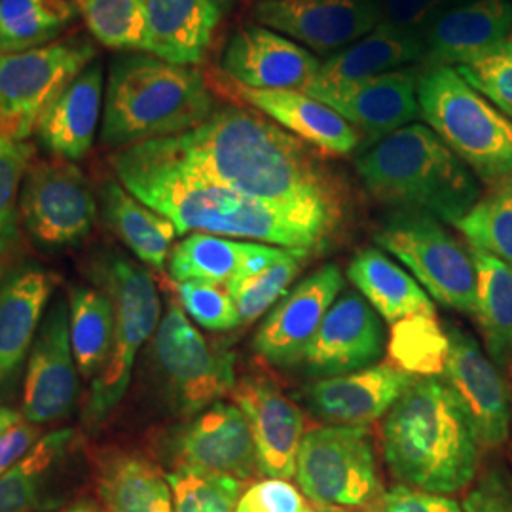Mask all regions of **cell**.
I'll return each mask as SVG.
<instances>
[{
	"mask_svg": "<svg viewBox=\"0 0 512 512\" xmlns=\"http://www.w3.org/2000/svg\"><path fill=\"white\" fill-rule=\"evenodd\" d=\"M99 217L90 181L73 162L52 160L29 167L19 192V219L44 249L73 247Z\"/></svg>",
	"mask_w": 512,
	"mask_h": 512,
	"instance_id": "12",
	"label": "cell"
},
{
	"mask_svg": "<svg viewBox=\"0 0 512 512\" xmlns=\"http://www.w3.org/2000/svg\"><path fill=\"white\" fill-rule=\"evenodd\" d=\"M171 145L207 179L336 234L338 181L308 145L255 110L224 107Z\"/></svg>",
	"mask_w": 512,
	"mask_h": 512,
	"instance_id": "1",
	"label": "cell"
},
{
	"mask_svg": "<svg viewBox=\"0 0 512 512\" xmlns=\"http://www.w3.org/2000/svg\"><path fill=\"white\" fill-rule=\"evenodd\" d=\"M90 38L69 37L21 54L0 55V131L25 141L42 114L95 61Z\"/></svg>",
	"mask_w": 512,
	"mask_h": 512,
	"instance_id": "9",
	"label": "cell"
},
{
	"mask_svg": "<svg viewBox=\"0 0 512 512\" xmlns=\"http://www.w3.org/2000/svg\"><path fill=\"white\" fill-rule=\"evenodd\" d=\"M448 336L437 313H418L393 323L389 359L393 366L414 378H439L448 361Z\"/></svg>",
	"mask_w": 512,
	"mask_h": 512,
	"instance_id": "36",
	"label": "cell"
},
{
	"mask_svg": "<svg viewBox=\"0 0 512 512\" xmlns=\"http://www.w3.org/2000/svg\"><path fill=\"white\" fill-rule=\"evenodd\" d=\"M476 266V313L490 359L512 370V266L471 247Z\"/></svg>",
	"mask_w": 512,
	"mask_h": 512,
	"instance_id": "33",
	"label": "cell"
},
{
	"mask_svg": "<svg viewBox=\"0 0 512 512\" xmlns=\"http://www.w3.org/2000/svg\"><path fill=\"white\" fill-rule=\"evenodd\" d=\"M97 482L110 512H173L167 476L139 454L103 456Z\"/></svg>",
	"mask_w": 512,
	"mask_h": 512,
	"instance_id": "32",
	"label": "cell"
},
{
	"mask_svg": "<svg viewBox=\"0 0 512 512\" xmlns=\"http://www.w3.org/2000/svg\"><path fill=\"white\" fill-rule=\"evenodd\" d=\"M232 393L251 423L258 471L279 480L296 475V459L304 439L302 410L262 378H245Z\"/></svg>",
	"mask_w": 512,
	"mask_h": 512,
	"instance_id": "22",
	"label": "cell"
},
{
	"mask_svg": "<svg viewBox=\"0 0 512 512\" xmlns=\"http://www.w3.org/2000/svg\"><path fill=\"white\" fill-rule=\"evenodd\" d=\"M78 366L69 327V302L54 298L42 317L27 361L23 418L33 425L63 420L78 395Z\"/></svg>",
	"mask_w": 512,
	"mask_h": 512,
	"instance_id": "14",
	"label": "cell"
},
{
	"mask_svg": "<svg viewBox=\"0 0 512 512\" xmlns=\"http://www.w3.org/2000/svg\"><path fill=\"white\" fill-rule=\"evenodd\" d=\"M342 291L344 275L334 264H327L300 281L256 332V353L279 368L300 365L327 311Z\"/></svg>",
	"mask_w": 512,
	"mask_h": 512,
	"instance_id": "18",
	"label": "cell"
},
{
	"mask_svg": "<svg viewBox=\"0 0 512 512\" xmlns=\"http://www.w3.org/2000/svg\"><path fill=\"white\" fill-rule=\"evenodd\" d=\"M310 512H315V511H310Z\"/></svg>",
	"mask_w": 512,
	"mask_h": 512,
	"instance_id": "53",
	"label": "cell"
},
{
	"mask_svg": "<svg viewBox=\"0 0 512 512\" xmlns=\"http://www.w3.org/2000/svg\"><path fill=\"white\" fill-rule=\"evenodd\" d=\"M110 167L141 202L171 220L177 234L203 232L285 249H321L332 232L215 183L188 164L169 137L114 150Z\"/></svg>",
	"mask_w": 512,
	"mask_h": 512,
	"instance_id": "2",
	"label": "cell"
},
{
	"mask_svg": "<svg viewBox=\"0 0 512 512\" xmlns=\"http://www.w3.org/2000/svg\"><path fill=\"white\" fill-rule=\"evenodd\" d=\"M40 440V429L29 421H21L0 437V475L14 467Z\"/></svg>",
	"mask_w": 512,
	"mask_h": 512,
	"instance_id": "49",
	"label": "cell"
},
{
	"mask_svg": "<svg viewBox=\"0 0 512 512\" xmlns=\"http://www.w3.org/2000/svg\"><path fill=\"white\" fill-rule=\"evenodd\" d=\"M456 228L473 249L512 266V181L492 186V192L480 198Z\"/></svg>",
	"mask_w": 512,
	"mask_h": 512,
	"instance_id": "39",
	"label": "cell"
},
{
	"mask_svg": "<svg viewBox=\"0 0 512 512\" xmlns=\"http://www.w3.org/2000/svg\"><path fill=\"white\" fill-rule=\"evenodd\" d=\"M380 315L357 293H344L327 311L304 365L313 376H344L374 365L384 353Z\"/></svg>",
	"mask_w": 512,
	"mask_h": 512,
	"instance_id": "20",
	"label": "cell"
},
{
	"mask_svg": "<svg viewBox=\"0 0 512 512\" xmlns=\"http://www.w3.org/2000/svg\"><path fill=\"white\" fill-rule=\"evenodd\" d=\"M152 361L167 401L183 414L202 412L236 387L234 355L213 348L177 302L154 332Z\"/></svg>",
	"mask_w": 512,
	"mask_h": 512,
	"instance_id": "10",
	"label": "cell"
},
{
	"mask_svg": "<svg viewBox=\"0 0 512 512\" xmlns=\"http://www.w3.org/2000/svg\"><path fill=\"white\" fill-rule=\"evenodd\" d=\"M448 2L450 0H382L380 23L423 37L427 25Z\"/></svg>",
	"mask_w": 512,
	"mask_h": 512,
	"instance_id": "47",
	"label": "cell"
},
{
	"mask_svg": "<svg viewBox=\"0 0 512 512\" xmlns=\"http://www.w3.org/2000/svg\"><path fill=\"white\" fill-rule=\"evenodd\" d=\"M105 107V74L92 61L42 114L37 126L40 145L57 160L78 162L93 145Z\"/></svg>",
	"mask_w": 512,
	"mask_h": 512,
	"instance_id": "25",
	"label": "cell"
},
{
	"mask_svg": "<svg viewBox=\"0 0 512 512\" xmlns=\"http://www.w3.org/2000/svg\"><path fill=\"white\" fill-rule=\"evenodd\" d=\"M177 296L184 313L203 329L224 332L239 327L234 298L224 287L200 281H184L177 283Z\"/></svg>",
	"mask_w": 512,
	"mask_h": 512,
	"instance_id": "44",
	"label": "cell"
},
{
	"mask_svg": "<svg viewBox=\"0 0 512 512\" xmlns=\"http://www.w3.org/2000/svg\"><path fill=\"white\" fill-rule=\"evenodd\" d=\"M480 440L467 408L440 378H414L384 423V456L404 486L456 494L476 475Z\"/></svg>",
	"mask_w": 512,
	"mask_h": 512,
	"instance_id": "3",
	"label": "cell"
},
{
	"mask_svg": "<svg viewBox=\"0 0 512 512\" xmlns=\"http://www.w3.org/2000/svg\"><path fill=\"white\" fill-rule=\"evenodd\" d=\"M71 346L78 372L93 380L109 359L114 336V308L107 293L93 287L69 291Z\"/></svg>",
	"mask_w": 512,
	"mask_h": 512,
	"instance_id": "35",
	"label": "cell"
},
{
	"mask_svg": "<svg viewBox=\"0 0 512 512\" xmlns=\"http://www.w3.org/2000/svg\"><path fill=\"white\" fill-rule=\"evenodd\" d=\"M220 65L239 86L294 92H306L321 69L306 46L264 25L238 29L228 40Z\"/></svg>",
	"mask_w": 512,
	"mask_h": 512,
	"instance_id": "19",
	"label": "cell"
},
{
	"mask_svg": "<svg viewBox=\"0 0 512 512\" xmlns=\"http://www.w3.org/2000/svg\"><path fill=\"white\" fill-rule=\"evenodd\" d=\"M76 16L71 0H0V55L52 44Z\"/></svg>",
	"mask_w": 512,
	"mask_h": 512,
	"instance_id": "34",
	"label": "cell"
},
{
	"mask_svg": "<svg viewBox=\"0 0 512 512\" xmlns=\"http://www.w3.org/2000/svg\"><path fill=\"white\" fill-rule=\"evenodd\" d=\"M21 421H23V416L19 412L0 403V437L6 435L10 429H14Z\"/></svg>",
	"mask_w": 512,
	"mask_h": 512,
	"instance_id": "50",
	"label": "cell"
},
{
	"mask_svg": "<svg viewBox=\"0 0 512 512\" xmlns=\"http://www.w3.org/2000/svg\"><path fill=\"white\" fill-rule=\"evenodd\" d=\"M456 71L469 86L512 120V40Z\"/></svg>",
	"mask_w": 512,
	"mask_h": 512,
	"instance_id": "43",
	"label": "cell"
},
{
	"mask_svg": "<svg viewBox=\"0 0 512 512\" xmlns=\"http://www.w3.org/2000/svg\"><path fill=\"white\" fill-rule=\"evenodd\" d=\"M73 437L71 429L42 437L14 467L0 475V512H29L37 507L44 478L67 452Z\"/></svg>",
	"mask_w": 512,
	"mask_h": 512,
	"instance_id": "38",
	"label": "cell"
},
{
	"mask_svg": "<svg viewBox=\"0 0 512 512\" xmlns=\"http://www.w3.org/2000/svg\"><path fill=\"white\" fill-rule=\"evenodd\" d=\"M444 380L454 389L475 423L480 446H503L512 427V397L503 370L482 351L475 338L450 325Z\"/></svg>",
	"mask_w": 512,
	"mask_h": 512,
	"instance_id": "15",
	"label": "cell"
},
{
	"mask_svg": "<svg viewBox=\"0 0 512 512\" xmlns=\"http://www.w3.org/2000/svg\"><path fill=\"white\" fill-rule=\"evenodd\" d=\"M213 112V93L198 69L147 52L120 55L107 76L101 143L120 150L181 135Z\"/></svg>",
	"mask_w": 512,
	"mask_h": 512,
	"instance_id": "4",
	"label": "cell"
},
{
	"mask_svg": "<svg viewBox=\"0 0 512 512\" xmlns=\"http://www.w3.org/2000/svg\"><path fill=\"white\" fill-rule=\"evenodd\" d=\"M420 116L478 179L512 181V120L454 67H427L418 82Z\"/></svg>",
	"mask_w": 512,
	"mask_h": 512,
	"instance_id": "6",
	"label": "cell"
},
{
	"mask_svg": "<svg viewBox=\"0 0 512 512\" xmlns=\"http://www.w3.org/2000/svg\"><path fill=\"white\" fill-rule=\"evenodd\" d=\"M54 289L52 275L23 264L0 279V399L12 395Z\"/></svg>",
	"mask_w": 512,
	"mask_h": 512,
	"instance_id": "23",
	"label": "cell"
},
{
	"mask_svg": "<svg viewBox=\"0 0 512 512\" xmlns=\"http://www.w3.org/2000/svg\"><path fill=\"white\" fill-rule=\"evenodd\" d=\"M349 279L387 323L410 315L435 313V304L420 283L378 249H363L349 262Z\"/></svg>",
	"mask_w": 512,
	"mask_h": 512,
	"instance_id": "30",
	"label": "cell"
},
{
	"mask_svg": "<svg viewBox=\"0 0 512 512\" xmlns=\"http://www.w3.org/2000/svg\"><path fill=\"white\" fill-rule=\"evenodd\" d=\"M175 471L251 478L258 471L251 423L238 404L217 403L177 429L167 442Z\"/></svg>",
	"mask_w": 512,
	"mask_h": 512,
	"instance_id": "13",
	"label": "cell"
},
{
	"mask_svg": "<svg viewBox=\"0 0 512 512\" xmlns=\"http://www.w3.org/2000/svg\"><path fill=\"white\" fill-rule=\"evenodd\" d=\"M97 287L114 308V336L109 359L93 378L84 404L86 427H97L122 403L139 349L160 325V296L147 268L116 253H105L93 266Z\"/></svg>",
	"mask_w": 512,
	"mask_h": 512,
	"instance_id": "7",
	"label": "cell"
},
{
	"mask_svg": "<svg viewBox=\"0 0 512 512\" xmlns=\"http://www.w3.org/2000/svg\"><path fill=\"white\" fill-rule=\"evenodd\" d=\"M33 150L0 131V260L18 239L19 192L29 171Z\"/></svg>",
	"mask_w": 512,
	"mask_h": 512,
	"instance_id": "42",
	"label": "cell"
},
{
	"mask_svg": "<svg viewBox=\"0 0 512 512\" xmlns=\"http://www.w3.org/2000/svg\"><path fill=\"white\" fill-rule=\"evenodd\" d=\"M463 512H512V475L501 465L486 469L463 499Z\"/></svg>",
	"mask_w": 512,
	"mask_h": 512,
	"instance_id": "46",
	"label": "cell"
},
{
	"mask_svg": "<svg viewBox=\"0 0 512 512\" xmlns=\"http://www.w3.org/2000/svg\"><path fill=\"white\" fill-rule=\"evenodd\" d=\"M99 211L110 230L143 264L164 270L177 228L171 220L137 200L120 181L99 186Z\"/></svg>",
	"mask_w": 512,
	"mask_h": 512,
	"instance_id": "29",
	"label": "cell"
},
{
	"mask_svg": "<svg viewBox=\"0 0 512 512\" xmlns=\"http://www.w3.org/2000/svg\"><path fill=\"white\" fill-rule=\"evenodd\" d=\"M239 99L296 139L329 154L346 156L363 145L357 129L329 105L294 90H255L234 84Z\"/></svg>",
	"mask_w": 512,
	"mask_h": 512,
	"instance_id": "26",
	"label": "cell"
},
{
	"mask_svg": "<svg viewBox=\"0 0 512 512\" xmlns=\"http://www.w3.org/2000/svg\"><path fill=\"white\" fill-rule=\"evenodd\" d=\"M59 512H99V509H97L93 503L82 501V503H76V505H73V507H69V509H63V511Z\"/></svg>",
	"mask_w": 512,
	"mask_h": 512,
	"instance_id": "51",
	"label": "cell"
},
{
	"mask_svg": "<svg viewBox=\"0 0 512 512\" xmlns=\"http://www.w3.org/2000/svg\"><path fill=\"white\" fill-rule=\"evenodd\" d=\"M355 169L376 200L452 226L482 198L469 165L423 124H410L366 148Z\"/></svg>",
	"mask_w": 512,
	"mask_h": 512,
	"instance_id": "5",
	"label": "cell"
},
{
	"mask_svg": "<svg viewBox=\"0 0 512 512\" xmlns=\"http://www.w3.org/2000/svg\"><path fill=\"white\" fill-rule=\"evenodd\" d=\"M376 512H463V507L456 499L446 495L397 486L380 495Z\"/></svg>",
	"mask_w": 512,
	"mask_h": 512,
	"instance_id": "48",
	"label": "cell"
},
{
	"mask_svg": "<svg viewBox=\"0 0 512 512\" xmlns=\"http://www.w3.org/2000/svg\"><path fill=\"white\" fill-rule=\"evenodd\" d=\"M296 480L319 507H359L378 492V469L365 427L330 425L310 431L300 444Z\"/></svg>",
	"mask_w": 512,
	"mask_h": 512,
	"instance_id": "11",
	"label": "cell"
},
{
	"mask_svg": "<svg viewBox=\"0 0 512 512\" xmlns=\"http://www.w3.org/2000/svg\"><path fill=\"white\" fill-rule=\"evenodd\" d=\"M323 512H338V511H323Z\"/></svg>",
	"mask_w": 512,
	"mask_h": 512,
	"instance_id": "52",
	"label": "cell"
},
{
	"mask_svg": "<svg viewBox=\"0 0 512 512\" xmlns=\"http://www.w3.org/2000/svg\"><path fill=\"white\" fill-rule=\"evenodd\" d=\"M511 40H512V37H511Z\"/></svg>",
	"mask_w": 512,
	"mask_h": 512,
	"instance_id": "54",
	"label": "cell"
},
{
	"mask_svg": "<svg viewBox=\"0 0 512 512\" xmlns=\"http://www.w3.org/2000/svg\"><path fill=\"white\" fill-rule=\"evenodd\" d=\"M310 253L308 249H291L289 255L275 262L266 272L247 277L228 289L238 310L239 325L253 323L264 311L270 310L275 300L287 294L289 285L300 274Z\"/></svg>",
	"mask_w": 512,
	"mask_h": 512,
	"instance_id": "40",
	"label": "cell"
},
{
	"mask_svg": "<svg viewBox=\"0 0 512 512\" xmlns=\"http://www.w3.org/2000/svg\"><path fill=\"white\" fill-rule=\"evenodd\" d=\"M99 44L116 52H147L148 0H74Z\"/></svg>",
	"mask_w": 512,
	"mask_h": 512,
	"instance_id": "37",
	"label": "cell"
},
{
	"mask_svg": "<svg viewBox=\"0 0 512 512\" xmlns=\"http://www.w3.org/2000/svg\"><path fill=\"white\" fill-rule=\"evenodd\" d=\"M255 19L315 52H340L366 37L382 18V0H260Z\"/></svg>",
	"mask_w": 512,
	"mask_h": 512,
	"instance_id": "16",
	"label": "cell"
},
{
	"mask_svg": "<svg viewBox=\"0 0 512 512\" xmlns=\"http://www.w3.org/2000/svg\"><path fill=\"white\" fill-rule=\"evenodd\" d=\"M412 380L395 366H368L310 385L308 404L317 418L332 425L363 427L387 414Z\"/></svg>",
	"mask_w": 512,
	"mask_h": 512,
	"instance_id": "24",
	"label": "cell"
},
{
	"mask_svg": "<svg viewBox=\"0 0 512 512\" xmlns=\"http://www.w3.org/2000/svg\"><path fill=\"white\" fill-rule=\"evenodd\" d=\"M512 31V2L469 0L444 8L423 31L427 67H463L507 42Z\"/></svg>",
	"mask_w": 512,
	"mask_h": 512,
	"instance_id": "21",
	"label": "cell"
},
{
	"mask_svg": "<svg viewBox=\"0 0 512 512\" xmlns=\"http://www.w3.org/2000/svg\"><path fill=\"white\" fill-rule=\"evenodd\" d=\"M228 0H148L147 54L194 67L207 54Z\"/></svg>",
	"mask_w": 512,
	"mask_h": 512,
	"instance_id": "27",
	"label": "cell"
},
{
	"mask_svg": "<svg viewBox=\"0 0 512 512\" xmlns=\"http://www.w3.org/2000/svg\"><path fill=\"white\" fill-rule=\"evenodd\" d=\"M260 243L222 238L196 232L177 243L169 255L173 281H200L226 291L245 279L249 262L260 251Z\"/></svg>",
	"mask_w": 512,
	"mask_h": 512,
	"instance_id": "31",
	"label": "cell"
},
{
	"mask_svg": "<svg viewBox=\"0 0 512 512\" xmlns=\"http://www.w3.org/2000/svg\"><path fill=\"white\" fill-rule=\"evenodd\" d=\"M302 494L293 484L268 478L253 484L239 497L236 512H310Z\"/></svg>",
	"mask_w": 512,
	"mask_h": 512,
	"instance_id": "45",
	"label": "cell"
},
{
	"mask_svg": "<svg viewBox=\"0 0 512 512\" xmlns=\"http://www.w3.org/2000/svg\"><path fill=\"white\" fill-rule=\"evenodd\" d=\"M173 512H236L243 480L232 476L173 471L167 475Z\"/></svg>",
	"mask_w": 512,
	"mask_h": 512,
	"instance_id": "41",
	"label": "cell"
},
{
	"mask_svg": "<svg viewBox=\"0 0 512 512\" xmlns=\"http://www.w3.org/2000/svg\"><path fill=\"white\" fill-rule=\"evenodd\" d=\"M416 61H423V37L378 23L366 37L321 63L319 73L306 92L346 86L399 71Z\"/></svg>",
	"mask_w": 512,
	"mask_h": 512,
	"instance_id": "28",
	"label": "cell"
},
{
	"mask_svg": "<svg viewBox=\"0 0 512 512\" xmlns=\"http://www.w3.org/2000/svg\"><path fill=\"white\" fill-rule=\"evenodd\" d=\"M420 71L404 67L346 86L310 90L308 95L336 110L372 147L420 116Z\"/></svg>",
	"mask_w": 512,
	"mask_h": 512,
	"instance_id": "17",
	"label": "cell"
},
{
	"mask_svg": "<svg viewBox=\"0 0 512 512\" xmlns=\"http://www.w3.org/2000/svg\"><path fill=\"white\" fill-rule=\"evenodd\" d=\"M374 239L387 253L397 256L442 306L475 315V260L440 220L418 211L395 209L385 217Z\"/></svg>",
	"mask_w": 512,
	"mask_h": 512,
	"instance_id": "8",
	"label": "cell"
}]
</instances>
